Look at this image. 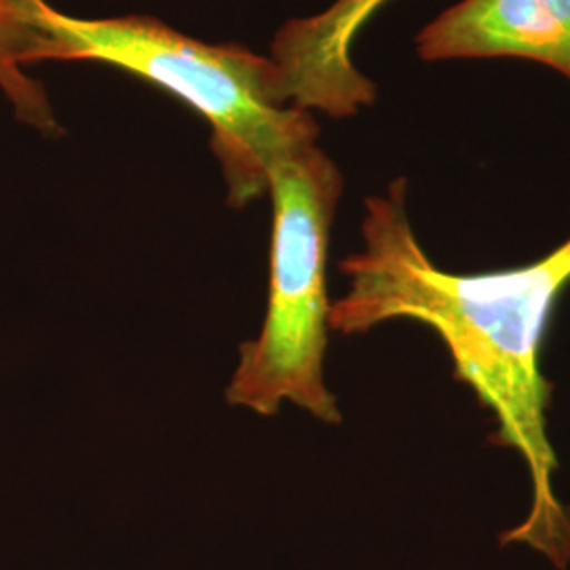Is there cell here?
<instances>
[{
    "label": "cell",
    "instance_id": "cell-4",
    "mask_svg": "<svg viewBox=\"0 0 570 570\" xmlns=\"http://www.w3.org/2000/svg\"><path fill=\"white\" fill-rule=\"evenodd\" d=\"M391 0H334L327 9L294 18L271 45L285 106L332 119L357 117L376 100V85L353 61L360 32Z\"/></svg>",
    "mask_w": 570,
    "mask_h": 570
},
{
    "label": "cell",
    "instance_id": "cell-5",
    "mask_svg": "<svg viewBox=\"0 0 570 570\" xmlns=\"http://www.w3.org/2000/svg\"><path fill=\"white\" fill-rule=\"evenodd\" d=\"M423 61L520 58L570 82V0H461L419 32Z\"/></svg>",
    "mask_w": 570,
    "mask_h": 570
},
{
    "label": "cell",
    "instance_id": "cell-2",
    "mask_svg": "<svg viewBox=\"0 0 570 570\" xmlns=\"http://www.w3.org/2000/svg\"><path fill=\"white\" fill-rule=\"evenodd\" d=\"M32 21L41 35L35 63H106L197 112L235 209L268 195L275 164L320 138L315 115L282 102L275 63L247 47L199 41L148 16L75 18L47 0H32Z\"/></svg>",
    "mask_w": 570,
    "mask_h": 570
},
{
    "label": "cell",
    "instance_id": "cell-6",
    "mask_svg": "<svg viewBox=\"0 0 570 570\" xmlns=\"http://www.w3.org/2000/svg\"><path fill=\"white\" fill-rule=\"evenodd\" d=\"M39 39L32 0H0V94L11 104L18 121L42 136H61L45 87L26 72L35 66Z\"/></svg>",
    "mask_w": 570,
    "mask_h": 570
},
{
    "label": "cell",
    "instance_id": "cell-3",
    "mask_svg": "<svg viewBox=\"0 0 570 570\" xmlns=\"http://www.w3.org/2000/svg\"><path fill=\"white\" fill-rule=\"evenodd\" d=\"M343 188L338 165L317 142L292 150L271 169L265 322L254 341L239 346V364L226 387L230 406L273 416L287 402L326 425H341L324 360L332 306L327 252Z\"/></svg>",
    "mask_w": 570,
    "mask_h": 570
},
{
    "label": "cell",
    "instance_id": "cell-1",
    "mask_svg": "<svg viewBox=\"0 0 570 570\" xmlns=\"http://www.w3.org/2000/svg\"><path fill=\"white\" fill-rule=\"evenodd\" d=\"M407 183L370 197L360 252L338 263L346 294L330 306V330L364 334L410 320L446 345L454 376L473 389L497 419V444L515 450L530 473L527 518L501 534L553 569L570 567V508L558 497V456L548 435L551 383L541 348L551 315L570 284V237L537 263L459 275L435 265L407 218Z\"/></svg>",
    "mask_w": 570,
    "mask_h": 570
}]
</instances>
